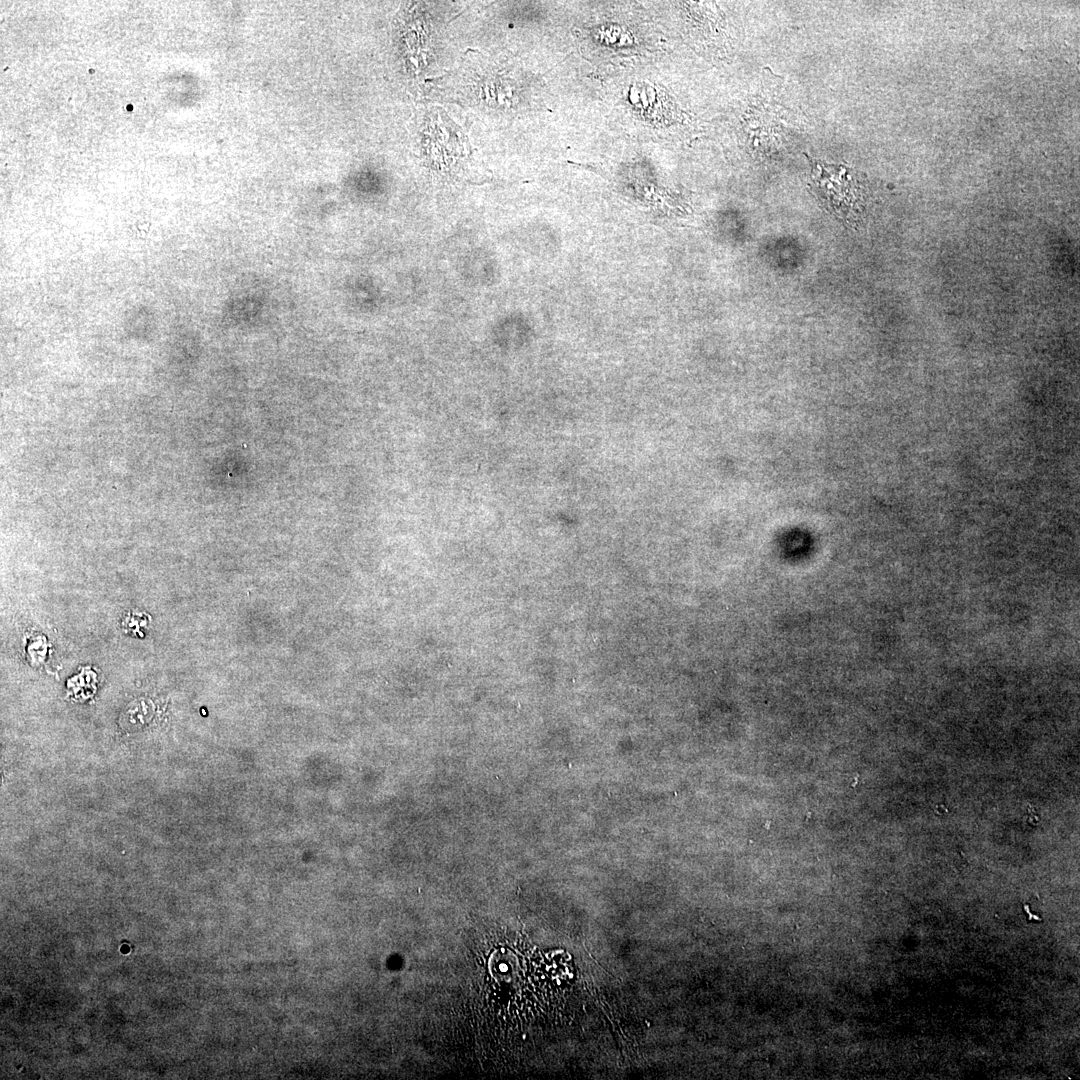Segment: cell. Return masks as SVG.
I'll use <instances>...</instances> for the list:
<instances>
[{
    "mask_svg": "<svg viewBox=\"0 0 1080 1080\" xmlns=\"http://www.w3.org/2000/svg\"><path fill=\"white\" fill-rule=\"evenodd\" d=\"M811 162V178L817 194L836 215L850 218L859 210L861 184L856 171L844 165Z\"/></svg>",
    "mask_w": 1080,
    "mask_h": 1080,
    "instance_id": "1",
    "label": "cell"
}]
</instances>
